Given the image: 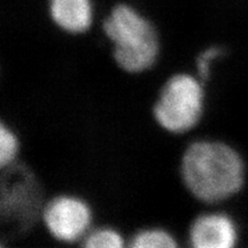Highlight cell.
I'll return each instance as SVG.
<instances>
[{"instance_id":"obj_9","label":"cell","mask_w":248,"mask_h":248,"mask_svg":"<svg viewBox=\"0 0 248 248\" xmlns=\"http://www.w3.org/2000/svg\"><path fill=\"white\" fill-rule=\"evenodd\" d=\"M82 248H126V244L115 229L99 228L85 235Z\"/></svg>"},{"instance_id":"obj_12","label":"cell","mask_w":248,"mask_h":248,"mask_svg":"<svg viewBox=\"0 0 248 248\" xmlns=\"http://www.w3.org/2000/svg\"><path fill=\"white\" fill-rule=\"evenodd\" d=\"M1 248H5V247H1Z\"/></svg>"},{"instance_id":"obj_1","label":"cell","mask_w":248,"mask_h":248,"mask_svg":"<svg viewBox=\"0 0 248 248\" xmlns=\"http://www.w3.org/2000/svg\"><path fill=\"white\" fill-rule=\"evenodd\" d=\"M181 176L192 197L215 204L230 199L243 187V157L230 145L199 139L185 148L181 159Z\"/></svg>"},{"instance_id":"obj_7","label":"cell","mask_w":248,"mask_h":248,"mask_svg":"<svg viewBox=\"0 0 248 248\" xmlns=\"http://www.w3.org/2000/svg\"><path fill=\"white\" fill-rule=\"evenodd\" d=\"M49 14L60 29L73 35L88 31L93 21L91 0H49Z\"/></svg>"},{"instance_id":"obj_6","label":"cell","mask_w":248,"mask_h":248,"mask_svg":"<svg viewBox=\"0 0 248 248\" xmlns=\"http://www.w3.org/2000/svg\"><path fill=\"white\" fill-rule=\"evenodd\" d=\"M39 192L30 173L11 176L2 187L1 209L9 219L27 223L38 213Z\"/></svg>"},{"instance_id":"obj_11","label":"cell","mask_w":248,"mask_h":248,"mask_svg":"<svg viewBox=\"0 0 248 248\" xmlns=\"http://www.w3.org/2000/svg\"><path fill=\"white\" fill-rule=\"evenodd\" d=\"M222 54V48L216 47V46H210V47L203 49L195 61V69H197L195 75L199 77L202 82L208 79L213 71L214 63Z\"/></svg>"},{"instance_id":"obj_5","label":"cell","mask_w":248,"mask_h":248,"mask_svg":"<svg viewBox=\"0 0 248 248\" xmlns=\"http://www.w3.org/2000/svg\"><path fill=\"white\" fill-rule=\"evenodd\" d=\"M238 229L228 214L208 212L195 217L188 230L190 248H235Z\"/></svg>"},{"instance_id":"obj_3","label":"cell","mask_w":248,"mask_h":248,"mask_svg":"<svg viewBox=\"0 0 248 248\" xmlns=\"http://www.w3.org/2000/svg\"><path fill=\"white\" fill-rule=\"evenodd\" d=\"M203 82L197 75L178 73L161 88L153 107L155 122L171 135H184L199 124L204 111Z\"/></svg>"},{"instance_id":"obj_4","label":"cell","mask_w":248,"mask_h":248,"mask_svg":"<svg viewBox=\"0 0 248 248\" xmlns=\"http://www.w3.org/2000/svg\"><path fill=\"white\" fill-rule=\"evenodd\" d=\"M42 219L54 239L74 244L89 233L93 214L86 201L76 195L61 194L45 204Z\"/></svg>"},{"instance_id":"obj_10","label":"cell","mask_w":248,"mask_h":248,"mask_svg":"<svg viewBox=\"0 0 248 248\" xmlns=\"http://www.w3.org/2000/svg\"><path fill=\"white\" fill-rule=\"evenodd\" d=\"M20 151V141L13 130L2 123L0 125V166L9 168L16 160Z\"/></svg>"},{"instance_id":"obj_8","label":"cell","mask_w":248,"mask_h":248,"mask_svg":"<svg viewBox=\"0 0 248 248\" xmlns=\"http://www.w3.org/2000/svg\"><path fill=\"white\" fill-rule=\"evenodd\" d=\"M128 248H181L169 231L161 228H147L138 231L130 240Z\"/></svg>"},{"instance_id":"obj_2","label":"cell","mask_w":248,"mask_h":248,"mask_svg":"<svg viewBox=\"0 0 248 248\" xmlns=\"http://www.w3.org/2000/svg\"><path fill=\"white\" fill-rule=\"evenodd\" d=\"M104 32L114 46L116 64L126 73H144L159 58L156 30L146 17L128 5L113 8L104 22Z\"/></svg>"}]
</instances>
